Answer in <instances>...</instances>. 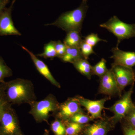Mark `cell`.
Returning <instances> with one entry per match:
<instances>
[{"mask_svg":"<svg viewBox=\"0 0 135 135\" xmlns=\"http://www.w3.org/2000/svg\"><path fill=\"white\" fill-rule=\"evenodd\" d=\"M37 56H40L45 59L49 58L52 60L56 57V52L55 48V41H50L44 45L43 53L36 55Z\"/></svg>","mask_w":135,"mask_h":135,"instance_id":"obj_18","label":"cell"},{"mask_svg":"<svg viewBox=\"0 0 135 135\" xmlns=\"http://www.w3.org/2000/svg\"><path fill=\"white\" fill-rule=\"evenodd\" d=\"M0 135H25L16 111L7 103L3 107L0 120Z\"/></svg>","mask_w":135,"mask_h":135,"instance_id":"obj_4","label":"cell"},{"mask_svg":"<svg viewBox=\"0 0 135 135\" xmlns=\"http://www.w3.org/2000/svg\"><path fill=\"white\" fill-rule=\"evenodd\" d=\"M94 120L91 116L86 115L84 113H79L73 116L68 122H75L82 125H86Z\"/></svg>","mask_w":135,"mask_h":135,"instance_id":"obj_23","label":"cell"},{"mask_svg":"<svg viewBox=\"0 0 135 135\" xmlns=\"http://www.w3.org/2000/svg\"><path fill=\"white\" fill-rule=\"evenodd\" d=\"M42 135H49V130L47 129H45L44 130V133Z\"/></svg>","mask_w":135,"mask_h":135,"instance_id":"obj_31","label":"cell"},{"mask_svg":"<svg viewBox=\"0 0 135 135\" xmlns=\"http://www.w3.org/2000/svg\"><path fill=\"white\" fill-rule=\"evenodd\" d=\"M8 2V0H4L3 1L0 3V15L2 12Z\"/></svg>","mask_w":135,"mask_h":135,"instance_id":"obj_30","label":"cell"},{"mask_svg":"<svg viewBox=\"0 0 135 135\" xmlns=\"http://www.w3.org/2000/svg\"><path fill=\"white\" fill-rule=\"evenodd\" d=\"M124 135H135V128L125 122L122 126Z\"/></svg>","mask_w":135,"mask_h":135,"instance_id":"obj_28","label":"cell"},{"mask_svg":"<svg viewBox=\"0 0 135 135\" xmlns=\"http://www.w3.org/2000/svg\"><path fill=\"white\" fill-rule=\"evenodd\" d=\"M15 1H16V0H13V2H15Z\"/></svg>","mask_w":135,"mask_h":135,"instance_id":"obj_33","label":"cell"},{"mask_svg":"<svg viewBox=\"0 0 135 135\" xmlns=\"http://www.w3.org/2000/svg\"><path fill=\"white\" fill-rule=\"evenodd\" d=\"M111 51L113 55L110 58L114 60L112 67L119 65L132 68L135 65V52L123 51L117 47L113 48Z\"/></svg>","mask_w":135,"mask_h":135,"instance_id":"obj_13","label":"cell"},{"mask_svg":"<svg viewBox=\"0 0 135 135\" xmlns=\"http://www.w3.org/2000/svg\"><path fill=\"white\" fill-rule=\"evenodd\" d=\"M113 73L120 95L127 86L133 84L135 81V73L132 68L117 65L111 68Z\"/></svg>","mask_w":135,"mask_h":135,"instance_id":"obj_7","label":"cell"},{"mask_svg":"<svg viewBox=\"0 0 135 135\" xmlns=\"http://www.w3.org/2000/svg\"><path fill=\"white\" fill-rule=\"evenodd\" d=\"M6 103L7 102L5 101L1 91L0 89V120H1V117L2 113L3 107Z\"/></svg>","mask_w":135,"mask_h":135,"instance_id":"obj_29","label":"cell"},{"mask_svg":"<svg viewBox=\"0 0 135 135\" xmlns=\"http://www.w3.org/2000/svg\"><path fill=\"white\" fill-rule=\"evenodd\" d=\"M88 8L87 0H82L79 7L73 10L64 12L55 22L47 24L45 26H54L67 33L73 31L81 32Z\"/></svg>","mask_w":135,"mask_h":135,"instance_id":"obj_2","label":"cell"},{"mask_svg":"<svg viewBox=\"0 0 135 135\" xmlns=\"http://www.w3.org/2000/svg\"><path fill=\"white\" fill-rule=\"evenodd\" d=\"M75 98L80 105L86 109L90 116L94 119L102 118L101 112L103 109H105L104 107V104L110 99L109 98L105 97L99 100L92 101L82 97L76 96Z\"/></svg>","mask_w":135,"mask_h":135,"instance_id":"obj_10","label":"cell"},{"mask_svg":"<svg viewBox=\"0 0 135 135\" xmlns=\"http://www.w3.org/2000/svg\"><path fill=\"white\" fill-rule=\"evenodd\" d=\"M117 37V47L125 39L135 37V24H129L121 21L116 16H113L107 22L100 25Z\"/></svg>","mask_w":135,"mask_h":135,"instance_id":"obj_5","label":"cell"},{"mask_svg":"<svg viewBox=\"0 0 135 135\" xmlns=\"http://www.w3.org/2000/svg\"><path fill=\"white\" fill-rule=\"evenodd\" d=\"M3 1H4V0H0V3Z\"/></svg>","mask_w":135,"mask_h":135,"instance_id":"obj_32","label":"cell"},{"mask_svg":"<svg viewBox=\"0 0 135 135\" xmlns=\"http://www.w3.org/2000/svg\"><path fill=\"white\" fill-rule=\"evenodd\" d=\"M12 5L0 15V35H18L21 34L16 28L12 21L11 11Z\"/></svg>","mask_w":135,"mask_h":135,"instance_id":"obj_12","label":"cell"},{"mask_svg":"<svg viewBox=\"0 0 135 135\" xmlns=\"http://www.w3.org/2000/svg\"><path fill=\"white\" fill-rule=\"evenodd\" d=\"M106 60L103 58L97 64L92 66V74L101 77L108 71L106 66Z\"/></svg>","mask_w":135,"mask_h":135,"instance_id":"obj_21","label":"cell"},{"mask_svg":"<svg viewBox=\"0 0 135 135\" xmlns=\"http://www.w3.org/2000/svg\"><path fill=\"white\" fill-rule=\"evenodd\" d=\"M134 84H132L130 89L125 92L120 99L112 106L106 109L113 113V116L110 118V119L114 127L135 106L131 98Z\"/></svg>","mask_w":135,"mask_h":135,"instance_id":"obj_6","label":"cell"},{"mask_svg":"<svg viewBox=\"0 0 135 135\" xmlns=\"http://www.w3.org/2000/svg\"><path fill=\"white\" fill-rule=\"evenodd\" d=\"M0 89L7 103L11 105L30 104L37 101L32 82L29 80L17 78L0 84Z\"/></svg>","mask_w":135,"mask_h":135,"instance_id":"obj_1","label":"cell"},{"mask_svg":"<svg viewBox=\"0 0 135 135\" xmlns=\"http://www.w3.org/2000/svg\"><path fill=\"white\" fill-rule=\"evenodd\" d=\"M11 69L5 63L1 57H0V84L4 82L6 78L12 76Z\"/></svg>","mask_w":135,"mask_h":135,"instance_id":"obj_22","label":"cell"},{"mask_svg":"<svg viewBox=\"0 0 135 135\" xmlns=\"http://www.w3.org/2000/svg\"><path fill=\"white\" fill-rule=\"evenodd\" d=\"M22 48L29 54L36 69L39 72L49 80L51 84L58 88H60L61 87L60 84L53 77L47 65L42 60L39 59L37 57V56L35 55L32 52L30 51L28 49L25 47L24 46H22Z\"/></svg>","mask_w":135,"mask_h":135,"instance_id":"obj_14","label":"cell"},{"mask_svg":"<svg viewBox=\"0 0 135 135\" xmlns=\"http://www.w3.org/2000/svg\"><path fill=\"white\" fill-rule=\"evenodd\" d=\"M59 104L57 99L53 94H49L45 98L30 104L29 113L37 123L46 122L49 123V118L51 115H56Z\"/></svg>","mask_w":135,"mask_h":135,"instance_id":"obj_3","label":"cell"},{"mask_svg":"<svg viewBox=\"0 0 135 135\" xmlns=\"http://www.w3.org/2000/svg\"><path fill=\"white\" fill-rule=\"evenodd\" d=\"M76 70L82 75L90 79L92 75V66L88 60L84 59H80L73 63Z\"/></svg>","mask_w":135,"mask_h":135,"instance_id":"obj_15","label":"cell"},{"mask_svg":"<svg viewBox=\"0 0 135 135\" xmlns=\"http://www.w3.org/2000/svg\"><path fill=\"white\" fill-rule=\"evenodd\" d=\"M84 41L86 43L92 46V47L95 46L97 44L101 41L107 42L105 40L100 38L98 35L97 34L92 33L84 37Z\"/></svg>","mask_w":135,"mask_h":135,"instance_id":"obj_25","label":"cell"},{"mask_svg":"<svg viewBox=\"0 0 135 135\" xmlns=\"http://www.w3.org/2000/svg\"><path fill=\"white\" fill-rule=\"evenodd\" d=\"M50 129L54 135H66L65 124L58 118H56L51 123Z\"/></svg>","mask_w":135,"mask_h":135,"instance_id":"obj_20","label":"cell"},{"mask_svg":"<svg viewBox=\"0 0 135 135\" xmlns=\"http://www.w3.org/2000/svg\"><path fill=\"white\" fill-rule=\"evenodd\" d=\"M64 122L65 125L66 135H78L81 133L87 125H82L71 122Z\"/></svg>","mask_w":135,"mask_h":135,"instance_id":"obj_19","label":"cell"},{"mask_svg":"<svg viewBox=\"0 0 135 135\" xmlns=\"http://www.w3.org/2000/svg\"><path fill=\"white\" fill-rule=\"evenodd\" d=\"M81 106L75 97L69 98L59 104L56 117L64 122L68 121L76 114L84 113Z\"/></svg>","mask_w":135,"mask_h":135,"instance_id":"obj_8","label":"cell"},{"mask_svg":"<svg viewBox=\"0 0 135 135\" xmlns=\"http://www.w3.org/2000/svg\"><path fill=\"white\" fill-rule=\"evenodd\" d=\"M98 93L110 96L117 94L120 95L115 77L111 69L100 77Z\"/></svg>","mask_w":135,"mask_h":135,"instance_id":"obj_11","label":"cell"},{"mask_svg":"<svg viewBox=\"0 0 135 135\" xmlns=\"http://www.w3.org/2000/svg\"><path fill=\"white\" fill-rule=\"evenodd\" d=\"M55 48L56 52L57 57L61 58L64 55L67 47L60 41H55Z\"/></svg>","mask_w":135,"mask_h":135,"instance_id":"obj_26","label":"cell"},{"mask_svg":"<svg viewBox=\"0 0 135 135\" xmlns=\"http://www.w3.org/2000/svg\"></svg>","mask_w":135,"mask_h":135,"instance_id":"obj_34","label":"cell"},{"mask_svg":"<svg viewBox=\"0 0 135 135\" xmlns=\"http://www.w3.org/2000/svg\"><path fill=\"white\" fill-rule=\"evenodd\" d=\"M80 59L84 58L79 48L67 47L65 54L60 59L64 62L73 64Z\"/></svg>","mask_w":135,"mask_h":135,"instance_id":"obj_17","label":"cell"},{"mask_svg":"<svg viewBox=\"0 0 135 135\" xmlns=\"http://www.w3.org/2000/svg\"><path fill=\"white\" fill-rule=\"evenodd\" d=\"M114 128L110 118H101L91 124H87L81 135H107Z\"/></svg>","mask_w":135,"mask_h":135,"instance_id":"obj_9","label":"cell"},{"mask_svg":"<svg viewBox=\"0 0 135 135\" xmlns=\"http://www.w3.org/2000/svg\"><path fill=\"white\" fill-rule=\"evenodd\" d=\"M83 40L81 38V32L71 31L67 33L64 43L67 47L79 48Z\"/></svg>","mask_w":135,"mask_h":135,"instance_id":"obj_16","label":"cell"},{"mask_svg":"<svg viewBox=\"0 0 135 135\" xmlns=\"http://www.w3.org/2000/svg\"><path fill=\"white\" fill-rule=\"evenodd\" d=\"M80 49L83 58L86 60H88L89 56L91 54H95L93 47L86 43L83 40L80 46Z\"/></svg>","mask_w":135,"mask_h":135,"instance_id":"obj_24","label":"cell"},{"mask_svg":"<svg viewBox=\"0 0 135 135\" xmlns=\"http://www.w3.org/2000/svg\"><path fill=\"white\" fill-rule=\"evenodd\" d=\"M125 122L135 128V106L123 118Z\"/></svg>","mask_w":135,"mask_h":135,"instance_id":"obj_27","label":"cell"}]
</instances>
